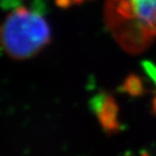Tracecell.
Here are the masks:
<instances>
[{
    "label": "cell",
    "mask_w": 156,
    "mask_h": 156,
    "mask_svg": "<svg viewBox=\"0 0 156 156\" xmlns=\"http://www.w3.org/2000/svg\"><path fill=\"white\" fill-rule=\"evenodd\" d=\"M105 22L126 51H143L156 36V0H106Z\"/></svg>",
    "instance_id": "1"
},
{
    "label": "cell",
    "mask_w": 156,
    "mask_h": 156,
    "mask_svg": "<svg viewBox=\"0 0 156 156\" xmlns=\"http://www.w3.org/2000/svg\"><path fill=\"white\" fill-rule=\"evenodd\" d=\"M44 0H35L30 8L19 5L8 14L0 44L10 58L26 60L40 52L51 40Z\"/></svg>",
    "instance_id": "2"
},
{
    "label": "cell",
    "mask_w": 156,
    "mask_h": 156,
    "mask_svg": "<svg viewBox=\"0 0 156 156\" xmlns=\"http://www.w3.org/2000/svg\"><path fill=\"white\" fill-rule=\"evenodd\" d=\"M89 107L95 115L104 132L114 134L122 130L118 113L119 108L115 98L110 93L101 91L89 100Z\"/></svg>",
    "instance_id": "3"
},
{
    "label": "cell",
    "mask_w": 156,
    "mask_h": 156,
    "mask_svg": "<svg viewBox=\"0 0 156 156\" xmlns=\"http://www.w3.org/2000/svg\"><path fill=\"white\" fill-rule=\"evenodd\" d=\"M118 91L131 97H141L146 92L145 83L139 75L129 74L119 86Z\"/></svg>",
    "instance_id": "4"
},
{
    "label": "cell",
    "mask_w": 156,
    "mask_h": 156,
    "mask_svg": "<svg viewBox=\"0 0 156 156\" xmlns=\"http://www.w3.org/2000/svg\"><path fill=\"white\" fill-rule=\"evenodd\" d=\"M141 66L144 69L147 75L150 76L152 80L154 81V83L156 85V65L154 63H152L151 61H147V60H144L141 62Z\"/></svg>",
    "instance_id": "5"
},
{
    "label": "cell",
    "mask_w": 156,
    "mask_h": 156,
    "mask_svg": "<svg viewBox=\"0 0 156 156\" xmlns=\"http://www.w3.org/2000/svg\"><path fill=\"white\" fill-rule=\"evenodd\" d=\"M54 1H55V5L61 9H67L73 5L72 0H54Z\"/></svg>",
    "instance_id": "6"
},
{
    "label": "cell",
    "mask_w": 156,
    "mask_h": 156,
    "mask_svg": "<svg viewBox=\"0 0 156 156\" xmlns=\"http://www.w3.org/2000/svg\"><path fill=\"white\" fill-rule=\"evenodd\" d=\"M152 112L156 115V93L154 94L153 99H152Z\"/></svg>",
    "instance_id": "7"
},
{
    "label": "cell",
    "mask_w": 156,
    "mask_h": 156,
    "mask_svg": "<svg viewBox=\"0 0 156 156\" xmlns=\"http://www.w3.org/2000/svg\"><path fill=\"white\" fill-rule=\"evenodd\" d=\"M72 1H73V3H76V5H77V3H81L83 0H72Z\"/></svg>",
    "instance_id": "8"
},
{
    "label": "cell",
    "mask_w": 156,
    "mask_h": 156,
    "mask_svg": "<svg viewBox=\"0 0 156 156\" xmlns=\"http://www.w3.org/2000/svg\"><path fill=\"white\" fill-rule=\"evenodd\" d=\"M0 39H1V28H0Z\"/></svg>",
    "instance_id": "9"
}]
</instances>
